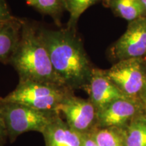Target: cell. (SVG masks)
<instances>
[{"instance_id": "cell-10", "label": "cell", "mask_w": 146, "mask_h": 146, "mask_svg": "<svg viewBox=\"0 0 146 146\" xmlns=\"http://www.w3.org/2000/svg\"><path fill=\"white\" fill-rule=\"evenodd\" d=\"M41 134L45 146H82L83 144V135L73 130L60 114L56 115Z\"/></svg>"}, {"instance_id": "cell-4", "label": "cell", "mask_w": 146, "mask_h": 146, "mask_svg": "<svg viewBox=\"0 0 146 146\" xmlns=\"http://www.w3.org/2000/svg\"><path fill=\"white\" fill-rule=\"evenodd\" d=\"M58 114L60 113L41 111L21 104L0 101V115L4 121L10 142L15 141L24 133L36 131L42 133Z\"/></svg>"}, {"instance_id": "cell-21", "label": "cell", "mask_w": 146, "mask_h": 146, "mask_svg": "<svg viewBox=\"0 0 146 146\" xmlns=\"http://www.w3.org/2000/svg\"><path fill=\"white\" fill-rule=\"evenodd\" d=\"M138 1L141 5L143 16L146 17V0H138Z\"/></svg>"}, {"instance_id": "cell-1", "label": "cell", "mask_w": 146, "mask_h": 146, "mask_svg": "<svg viewBox=\"0 0 146 146\" xmlns=\"http://www.w3.org/2000/svg\"><path fill=\"white\" fill-rule=\"evenodd\" d=\"M56 74L72 90L87 92L94 67L76 32L66 28L52 30L37 27Z\"/></svg>"}, {"instance_id": "cell-12", "label": "cell", "mask_w": 146, "mask_h": 146, "mask_svg": "<svg viewBox=\"0 0 146 146\" xmlns=\"http://www.w3.org/2000/svg\"><path fill=\"white\" fill-rule=\"evenodd\" d=\"M102 3L115 16L129 23L143 17V12L138 0H102Z\"/></svg>"}, {"instance_id": "cell-13", "label": "cell", "mask_w": 146, "mask_h": 146, "mask_svg": "<svg viewBox=\"0 0 146 146\" xmlns=\"http://www.w3.org/2000/svg\"><path fill=\"white\" fill-rule=\"evenodd\" d=\"M31 6L40 13L50 16L58 26L60 19L66 11L64 0H26Z\"/></svg>"}, {"instance_id": "cell-3", "label": "cell", "mask_w": 146, "mask_h": 146, "mask_svg": "<svg viewBox=\"0 0 146 146\" xmlns=\"http://www.w3.org/2000/svg\"><path fill=\"white\" fill-rule=\"evenodd\" d=\"M73 94L74 91L64 85L25 81H19L15 89L0 98V101L21 104L41 111L60 112V105Z\"/></svg>"}, {"instance_id": "cell-6", "label": "cell", "mask_w": 146, "mask_h": 146, "mask_svg": "<svg viewBox=\"0 0 146 146\" xmlns=\"http://www.w3.org/2000/svg\"><path fill=\"white\" fill-rule=\"evenodd\" d=\"M109 52L116 62L143 58L146 54V17L129 23L125 32L113 43Z\"/></svg>"}, {"instance_id": "cell-5", "label": "cell", "mask_w": 146, "mask_h": 146, "mask_svg": "<svg viewBox=\"0 0 146 146\" xmlns=\"http://www.w3.org/2000/svg\"><path fill=\"white\" fill-rule=\"evenodd\" d=\"M105 72L127 98L139 100L146 82V64L143 58L120 60Z\"/></svg>"}, {"instance_id": "cell-11", "label": "cell", "mask_w": 146, "mask_h": 146, "mask_svg": "<svg viewBox=\"0 0 146 146\" xmlns=\"http://www.w3.org/2000/svg\"><path fill=\"white\" fill-rule=\"evenodd\" d=\"M24 20L13 16L0 20V62L10 64L21 39Z\"/></svg>"}, {"instance_id": "cell-16", "label": "cell", "mask_w": 146, "mask_h": 146, "mask_svg": "<svg viewBox=\"0 0 146 146\" xmlns=\"http://www.w3.org/2000/svg\"><path fill=\"white\" fill-rule=\"evenodd\" d=\"M66 11L70 14L66 29L76 32L78 18L89 7L102 1V0H64Z\"/></svg>"}, {"instance_id": "cell-19", "label": "cell", "mask_w": 146, "mask_h": 146, "mask_svg": "<svg viewBox=\"0 0 146 146\" xmlns=\"http://www.w3.org/2000/svg\"><path fill=\"white\" fill-rule=\"evenodd\" d=\"M82 146H99L95 139L93 132L83 135Z\"/></svg>"}, {"instance_id": "cell-23", "label": "cell", "mask_w": 146, "mask_h": 146, "mask_svg": "<svg viewBox=\"0 0 146 146\" xmlns=\"http://www.w3.org/2000/svg\"><path fill=\"white\" fill-rule=\"evenodd\" d=\"M143 58V59L144 60V61H145V64H146V54L145 55V56H144L143 58Z\"/></svg>"}, {"instance_id": "cell-15", "label": "cell", "mask_w": 146, "mask_h": 146, "mask_svg": "<svg viewBox=\"0 0 146 146\" xmlns=\"http://www.w3.org/2000/svg\"><path fill=\"white\" fill-rule=\"evenodd\" d=\"M93 134L99 146H126L123 129H96L93 131Z\"/></svg>"}, {"instance_id": "cell-7", "label": "cell", "mask_w": 146, "mask_h": 146, "mask_svg": "<svg viewBox=\"0 0 146 146\" xmlns=\"http://www.w3.org/2000/svg\"><path fill=\"white\" fill-rule=\"evenodd\" d=\"M59 112L63 113L65 121L73 130L82 135L97 129L98 110L89 99L71 95L60 105Z\"/></svg>"}, {"instance_id": "cell-22", "label": "cell", "mask_w": 146, "mask_h": 146, "mask_svg": "<svg viewBox=\"0 0 146 146\" xmlns=\"http://www.w3.org/2000/svg\"><path fill=\"white\" fill-rule=\"evenodd\" d=\"M143 119L145 120V121L146 122V114H143Z\"/></svg>"}, {"instance_id": "cell-2", "label": "cell", "mask_w": 146, "mask_h": 146, "mask_svg": "<svg viewBox=\"0 0 146 146\" xmlns=\"http://www.w3.org/2000/svg\"><path fill=\"white\" fill-rule=\"evenodd\" d=\"M19 81H32L66 85L56 74L37 27L24 20L21 39L10 60Z\"/></svg>"}, {"instance_id": "cell-20", "label": "cell", "mask_w": 146, "mask_h": 146, "mask_svg": "<svg viewBox=\"0 0 146 146\" xmlns=\"http://www.w3.org/2000/svg\"><path fill=\"white\" fill-rule=\"evenodd\" d=\"M139 101L141 102L142 105H143L146 112V82L144 84L143 89H142L141 93H140L139 96Z\"/></svg>"}, {"instance_id": "cell-18", "label": "cell", "mask_w": 146, "mask_h": 146, "mask_svg": "<svg viewBox=\"0 0 146 146\" xmlns=\"http://www.w3.org/2000/svg\"><path fill=\"white\" fill-rule=\"evenodd\" d=\"M8 139V133L5 127L4 121L0 115V146H3Z\"/></svg>"}, {"instance_id": "cell-14", "label": "cell", "mask_w": 146, "mask_h": 146, "mask_svg": "<svg viewBox=\"0 0 146 146\" xmlns=\"http://www.w3.org/2000/svg\"><path fill=\"white\" fill-rule=\"evenodd\" d=\"M126 146H146V122L143 115L123 129Z\"/></svg>"}, {"instance_id": "cell-17", "label": "cell", "mask_w": 146, "mask_h": 146, "mask_svg": "<svg viewBox=\"0 0 146 146\" xmlns=\"http://www.w3.org/2000/svg\"><path fill=\"white\" fill-rule=\"evenodd\" d=\"M13 16L11 14L6 0H0V20L9 19Z\"/></svg>"}, {"instance_id": "cell-9", "label": "cell", "mask_w": 146, "mask_h": 146, "mask_svg": "<svg viewBox=\"0 0 146 146\" xmlns=\"http://www.w3.org/2000/svg\"><path fill=\"white\" fill-rule=\"evenodd\" d=\"M87 92L98 112L114 100L127 98L108 77L105 70L95 67Z\"/></svg>"}, {"instance_id": "cell-8", "label": "cell", "mask_w": 146, "mask_h": 146, "mask_svg": "<svg viewBox=\"0 0 146 146\" xmlns=\"http://www.w3.org/2000/svg\"><path fill=\"white\" fill-rule=\"evenodd\" d=\"M146 114L139 100L123 98L116 100L98 112L97 129H125L133 120Z\"/></svg>"}]
</instances>
